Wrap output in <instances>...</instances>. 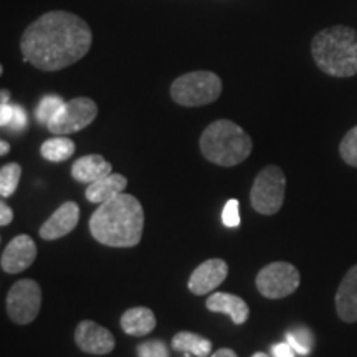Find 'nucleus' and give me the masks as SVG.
I'll use <instances>...</instances> for the list:
<instances>
[{
    "instance_id": "nucleus-25",
    "label": "nucleus",
    "mask_w": 357,
    "mask_h": 357,
    "mask_svg": "<svg viewBox=\"0 0 357 357\" xmlns=\"http://www.w3.org/2000/svg\"><path fill=\"white\" fill-rule=\"evenodd\" d=\"M137 357H169V349L162 341L153 339L137 346Z\"/></svg>"
},
{
    "instance_id": "nucleus-17",
    "label": "nucleus",
    "mask_w": 357,
    "mask_h": 357,
    "mask_svg": "<svg viewBox=\"0 0 357 357\" xmlns=\"http://www.w3.org/2000/svg\"><path fill=\"white\" fill-rule=\"evenodd\" d=\"M126 187L128 178L123 174L111 172L106 177L100 178V181L89 184L86 190H84V197H86L88 202L101 205L111 199L118 197L119 194H123Z\"/></svg>"
},
{
    "instance_id": "nucleus-31",
    "label": "nucleus",
    "mask_w": 357,
    "mask_h": 357,
    "mask_svg": "<svg viewBox=\"0 0 357 357\" xmlns=\"http://www.w3.org/2000/svg\"><path fill=\"white\" fill-rule=\"evenodd\" d=\"M211 357H238V356H236L235 351L227 349V347H223V349H218V351L213 352V354H212Z\"/></svg>"
},
{
    "instance_id": "nucleus-1",
    "label": "nucleus",
    "mask_w": 357,
    "mask_h": 357,
    "mask_svg": "<svg viewBox=\"0 0 357 357\" xmlns=\"http://www.w3.org/2000/svg\"><path fill=\"white\" fill-rule=\"evenodd\" d=\"M91 43L93 33L86 22L71 12L53 10L26 26L20 50L35 68L58 71L82 60Z\"/></svg>"
},
{
    "instance_id": "nucleus-7",
    "label": "nucleus",
    "mask_w": 357,
    "mask_h": 357,
    "mask_svg": "<svg viewBox=\"0 0 357 357\" xmlns=\"http://www.w3.org/2000/svg\"><path fill=\"white\" fill-rule=\"evenodd\" d=\"M301 275L298 268L287 261H275L263 266L257 275V288L268 300H281L300 288Z\"/></svg>"
},
{
    "instance_id": "nucleus-24",
    "label": "nucleus",
    "mask_w": 357,
    "mask_h": 357,
    "mask_svg": "<svg viewBox=\"0 0 357 357\" xmlns=\"http://www.w3.org/2000/svg\"><path fill=\"white\" fill-rule=\"evenodd\" d=\"M339 154L342 160L352 167H357V126L342 137L341 146H339Z\"/></svg>"
},
{
    "instance_id": "nucleus-26",
    "label": "nucleus",
    "mask_w": 357,
    "mask_h": 357,
    "mask_svg": "<svg viewBox=\"0 0 357 357\" xmlns=\"http://www.w3.org/2000/svg\"><path fill=\"white\" fill-rule=\"evenodd\" d=\"M222 222L223 225L229 229H235L240 225V211H238V200L231 199L225 204L222 211Z\"/></svg>"
},
{
    "instance_id": "nucleus-28",
    "label": "nucleus",
    "mask_w": 357,
    "mask_h": 357,
    "mask_svg": "<svg viewBox=\"0 0 357 357\" xmlns=\"http://www.w3.org/2000/svg\"><path fill=\"white\" fill-rule=\"evenodd\" d=\"M271 354L273 357H296L294 356V349L288 342H280V344H275L271 347Z\"/></svg>"
},
{
    "instance_id": "nucleus-2",
    "label": "nucleus",
    "mask_w": 357,
    "mask_h": 357,
    "mask_svg": "<svg viewBox=\"0 0 357 357\" xmlns=\"http://www.w3.org/2000/svg\"><path fill=\"white\" fill-rule=\"evenodd\" d=\"M142 230L144 208L139 200L126 192L101 204L89 218L91 236L106 247H136L142 238Z\"/></svg>"
},
{
    "instance_id": "nucleus-15",
    "label": "nucleus",
    "mask_w": 357,
    "mask_h": 357,
    "mask_svg": "<svg viewBox=\"0 0 357 357\" xmlns=\"http://www.w3.org/2000/svg\"><path fill=\"white\" fill-rule=\"evenodd\" d=\"M113 172L111 164L100 154H89L77 159L71 166V176L82 184H93Z\"/></svg>"
},
{
    "instance_id": "nucleus-9",
    "label": "nucleus",
    "mask_w": 357,
    "mask_h": 357,
    "mask_svg": "<svg viewBox=\"0 0 357 357\" xmlns=\"http://www.w3.org/2000/svg\"><path fill=\"white\" fill-rule=\"evenodd\" d=\"M7 314L15 324H30L42 307V288L33 280H20L7 294Z\"/></svg>"
},
{
    "instance_id": "nucleus-32",
    "label": "nucleus",
    "mask_w": 357,
    "mask_h": 357,
    "mask_svg": "<svg viewBox=\"0 0 357 357\" xmlns=\"http://www.w3.org/2000/svg\"><path fill=\"white\" fill-rule=\"evenodd\" d=\"M0 147H2V149H0V154H2V155L8 154V151H10V144H8V142H6V141L0 142Z\"/></svg>"
},
{
    "instance_id": "nucleus-13",
    "label": "nucleus",
    "mask_w": 357,
    "mask_h": 357,
    "mask_svg": "<svg viewBox=\"0 0 357 357\" xmlns=\"http://www.w3.org/2000/svg\"><path fill=\"white\" fill-rule=\"evenodd\" d=\"M79 222V207L75 202H65L53 212V215L40 227L38 234L47 242L63 238L77 229Z\"/></svg>"
},
{
    "instance_id": "nucleus-23",
    "label": "nucleus",
    "mask_w": 357,
    "mask_h": 357,
    "mask_svg": "<svg viewBox=\"0 0 357 357\" xmlns=\"http://www.w3.org/2000/svg\"><path fill=\"white\" fill-rule=\"evenodd\" d=\"M63 105H65V101L61 100L60 96H56V95L45 96L43 100L40 101V105L37 108V119L40 123L48 124L50 123V119L58 113V111H60V108Z\"/></svg>"
},
{
    "instance_id": "nucleus-20",
    "label": "nucleus",
    "mask_w": 357,
    "mask_h": 357,
    "mask_svg": "<svg viewBox=\"0 0 357 357\" xmlns=\"http://www.w3.org/2000/svg\"><path fill=\"white\" fill-rule=\"evenodd\" d=\"M77 151L75 142L65 136H56L47 139L42 144V155L48 162H63Z\"/></svg>"
},
{
    "instance_id": "nucleus-19",
    "label": "nucleus",
    "mask_w": 357,
    "mask_h": 357,
    "mask_svg": "<svg viewBox=\"0 0 357 357\" xmlns=\"http://www.w3.org/2000/svg\"><path fill=\"white\" fill-rule=\"evenodd\" d=\"M172 349L195 357H207L212 351V342L195 333L181 331L172 337Z\"/></svg>"
},
{
    "instance_id": "nucleus-30",
    "label": "nucleus",
    "mask_w": 357,
    "mask_h": 357,
    "mask_svg": "<svg viewBox=\"0 0 357 357\" xmlns=\"http://www.w3.org/2000/svg\"><path fill=\"white\" fill-rule=\"evenodd\" d=\"M13 220V211L6 202L0 204V225L7 227Z\"/></svg>"
},
{
    "instance_id": "nucleus-10",
    "label": "nucleus",
    "mask_w": 357,
    "mask_h": 357,
    "mask_svg": "<svg viewBox=\"0 0 357 357\" xmlns=\"http://www.w3.org/2000/svg\"><path fill=\"white\" fill-rule=\"evenodd\" d=\"M75 342L83 352L95 356L109 354L116 346L113 333L91 319H84L77 326Z\"/></svg>"
},
{
    "instance_id": "nucleus-33",
    "label": "nucleus",
    "mask_w": 357,
    "mask_h": 357,
    "mask_svg": "<svg viewBox=\"0 0 357 357\" xmlns=\"http://www.w3.org/2000/svg\"><path fill=\"white\" fill-rule=\"evenodd\" d=\"M8 101V91H2V102Z\"/></svg>"
},
{
    "instance_id": "nucleus-27",
    "label": "nucleus",
    "mask_w": 357,
    "mask_h": 357,
    "mask_svg": "<svg viewBox=\"0 0 357 357\" xmlns=\"http://www.w3.org/2000/svg\"><path fill=\"white\" fill-rule=\"evenodd\" d=\"M26 126V113L20 106H13V114L10 123L7 128H10L12 131H22Z\"/></svg>"
},
{
    "instance_id": "nucleus-8",
    "label": "nucleus",
    "mask_w": 357,
    "mask_h": 357,
    "mask_svg": "<svg viewBox=\"0 0 357 357\" xmlns=\"http://www.w3.org/2000/svg\"><path fill=\"white\" fill-rule=\"evenodd\" d=\"M98 106L91 98H73L61 106L47 124L48 131L55 136H66L88 128L96 119Z\"/></svg>"
},
{
    "instance_id": "nucleus-14",
    "label": "nucleus",
    "mask_w": 357,
    "mask_h": 357,
    "mask_svg": "<svg viewBox=\"0 0 357 357\" xmlns=\"http://www.w3.org/2000/svg\"><path fill=\"white\" fill-rule=\"evenodd\" d=\"M336 312L344 323H357V265L349 268L336 291Z\"/></svg>"
},
{
    "instance_id": "nucleus-29",
    "label": "nucleus",
    "mask_w": 357,
    "mask_h": 357,
    "mask_svg": "<svg viewBox=\"0 0 357 357\" xmlns=\"http://www.w3.org/2000/svg\"><path fill=\"white\" fill-rule=\"evenodd\" d=\"M13 114V106L8 105V102H2L0 105V124L2 128H7L8 123H10Z\"/></svg>"
},
{
    "instance_id": "nucleus-4",
    "label": "nucleus",
    "mask_w": 357,
    "mask_h": 357,
    "mask_svg": "<svg viewBox=\"0 0 357 357\" xmlns=\"http://www.w3.org/2000/svg\"><path fill=\"white\" fill-rule=\"evenodd\" d=\"M252 149V137L230 119L211 123L200 136V151L204 158L222 167L238 166L248 159Z\"/></svg>"
},
{
    "instance_id": "nucleus-34",
    "label": "nucleus",
    "mask_w": 357,
    "mask_h": 357,
    "mask_svg": "<svg viewBox=\"0 0 357 357\" xmlns=\"http://www.w3.org/2000/svg\"><path fill=\"white\" fill-rule=\"evenodd\" d=\"M252 357H270V356L265 354V352H257V354H253Z\"/></svg>"
},
{
    "instance_id": "nucleus-11",
    "label": "nucleus",
    "mask_w": 357,
    "mask_h": 357,
    "mask_svg": "<svg viewBox=\"0 0 357 357\" xmlns=\"http://www.w3.org/2000/svg\"><path fill=\"white\" fill-rule=\"evenodd\" d=\"M37 258V245L29 235H17L10 240L0 258V266L8 275H17L33 265Z\"/></svg>"
},
{
    "instance_id": "nucleus-21",
    "label": "nucleus",
    "mask_w": 357,
    "mask_h": 357,
    "mask_svg": "<svg viewBox=\"0 0 357 357\" xmlns=\"http://www.w3.org/2000/svg\"><path fill=\"white\" fill-rule=\"evenodd\" d=\"M20 176H22V167L20 164L17 162H10L7 164V166H2V169H0V195H2L3 199L13 195V192H15L17 187H19Z\"/></svg>"
},
{
    "instance_id": "nucleus-22",
    "label": "nucleus",
    "mask_w": 357,
    "mask_h": 357,
    "mask_svg": "<svg viewBox=\"0 0 357 357\" xmlns=\"http://www.w3.org/2000/svg\"><path fill=\"white\" fill-rule=\"evenodd\" d=\"M287 342L293 347L294 352H298L301 356H307L312 346V336L307 329L298 328L287 334Z\"/></svg>"
},
{
    "instance_id": "nucleus-5",
    "label": "nucleus",
    "mask_w": 357,
    "mask_h": 357,
    "mask_svg": "<svg viewBox=\"0 0 357 357\" xmlns=\"http://www.w3.org/2000/svg\"><path fill=\"white\" fill-rule=\"evenodd\" d=\"M222 95V79L212 71H190L174 79L171 98L185 108L211 105Z\"/></svg>"
},
{
    "instance_id": "nucleus-6",
    "label": "nucleus",
    "mask_w": 357,
    "mask_h": 357,
    "mask_svg": "<svg viewBox=\"0 0 357 357\" xmlns=\"http://www.w3.org/2000/svg\"><path fill=\"white\" fill-rule=\"evenodd\" d=\"M284 192H287L284 172L278 166L261 169L250 190V202L253 211L260 215H273L284 202Z\"/></svg>"
},
{
    "instance_id": "nucleus-16",
    "label": "nucleus",
    "mask_w": 357,
    "mask_h": 357,
    "mask_svg": "<svg viewBox=\"0 0 357 357\" xmlns=\"http://www.w3.org/2000/svg\"><path fill=\"white\" fill-rule=\"evenodd\" d=\"M208 311L212 312H223L230 316V319L235 324H243L250 316V307L242 298L230 293H213L207 298L205 303Z\"/></svg>"
},
{
    "instance_id": "nucleus-3",
    "label": "nucleus",
    "mask_w": 357,
    "mask_h": 357,
    "mask_svg": "<svg viewBox=\"0 0 357 357\" xmlns=\"http://www.w3.org/2000/svg\"><path fill=\"white\" fill-rule=\"evenodd\" d=\"M311 55L318 68L329 77L357 75V32L346 25L321 30L311 42Z\"/></svg>"
},
{
    "instance_id": "nucleus-18",
    "label": "nucleus",
    "mask_w": 357,
    "mask_h": 357,
    "mask_svg": "<svg viewBox=\"0 0 357 357\" xmlns=\"http://www.w3.org/2000/svg\"><path fill=\"white\" fill-rule=\"evenodd\" d=\"M155 324H158L155 314L146 306L129 307L121 316V328L129 336H147L154 331Z\"/></svg>"
},
{
    "instance_id": "nucleus-12",
    "label": "nucleus",
    "mask_w": 357,
    "mask_h": 357,
    "mask_svg": "<svg viewBox=\"0 0 357 357\" xmlns=\"http://www.w3.org/2000/svg\"><path fill=\"white\" fill-rule=\"evenodd\" d=\"M229 275V265L222 258H211V260L200 263V265L192 271L189 283V291L195 296H204V294L212 293L225 281Z\"/></svg>"
}]
</instances>
